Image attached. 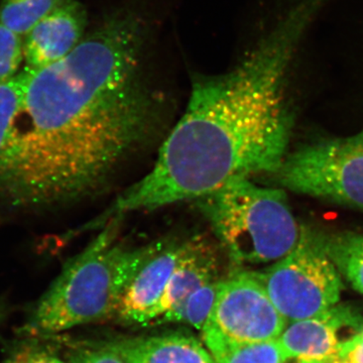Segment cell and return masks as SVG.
Listing matches in <instances>:
<instances>
[{
    "mask_svg": "<svg viewBox=\"0 0 363 363\" xmlns=\"http://www.w3.org/2000/svg\"><path fill=\"white\" fill-rule=\"evenodd\" d=\"M274 175L293 192L363 210V133L304 145Z\"/></svg>",
    "mask_w": 363,
    "mask_h": 363,
    "instance_id": "8992f818",
    "label": "cell"
},
{
    "mask_svg": "<svg viewBox=\"0 0 363 363\" xmlns=\"http://www.w3.org/2000/svg\"><path fill=\"white\" fill-rule=\"evenodd\" d=\"M207 325L236 343L278 339L288 320L272 304L257 272H238L222 281Z\"/></svg>",
    "mask_w": 363,
    "mask_h": 363,
    "instance_id": "52a82bcc",
    "label": "cell"
},
{
    "mask_svg": "<svg viewBox=\"0 0 363 363\" xmlns=\"http://www.w3.org/2000/svg\"><path fill=\"white\" fill-rule=\"evenodd\" d=\"M222 281L223 279H214L195 291L182 306L174 322L185 321L196 329L203 330L213 311Z\"/></svg>",
    "mask_w": 363,
    "mask_h": 363,
    "instance_id": "2e32d148",
    "label": "cell"
},
{
    "mask_svg": "<svg viewBox=\"0 0 363 363\" xmlns=\"http://www.w3.org/2000/svg\"><path fill=\"white\" fill-rule=\"evenodd\" d=\"M2 316V311H1V307H0V318Z\"/></svg>",
    "mask_w": 363,
    "mask_h": 363,
    "instance_id": "603a6c76",
    "label": "cell"
},
{
    "mask_svg": "<svg viewBox=\"0 0 363 363\" xmlns=\"http://www.w3.org/2000/svg\"><path fill=\"white\" fill-rule=\"evenodd\" d=\"M218 260L204 240L187 241L185 252L172 274L164 295L150 315L154 320L174 322L182 306L195 291L216 279Z\"/></svg>",
    "mask_w": 363,
    "mask_h": 363,
    "instance_id": "8fae6325",
    "label": "cell"
},
{
    "mask_svg": "<svg viewBox=\"0 0 363 363\" xmlns=\"http://www.w3.org/2000/svg\"><path fill=\"white\" fill-rule=\"evenodd\" d=\"M121 218L107 222L82 252L68 260L33 308L21 329L23 334L51 335L117 311L131 279L166 245H123L118 241Z\"/></svg>",
    "mask_w": 363,
    "mask_h": 363,
    "instance_id": "3957f363",
    "label": "cell"
},
{
    "mask_svg": "<svg viewBox=\"0 0 363 363\" xmlns=\"http://www.w3.org/2000/svg\"><path fill=\"white\" fill-rule=\"evenodd\" d=\"M87 11L77 0H65L26 35V67L42 69L70 54L84 39Z\"/></svg>",
    "mask_w": 363,
    "mask_h": 363,
    "instance_id": "9c48e42d",
    "label": "cell"
},
{
    "mask_svg": "<svg viewBox=\"0 0 363 363\" xmlns=\"http://www.w3.org/2000/svg\"><path fill=\"white\" fill-rule=\"evenodd\" d=\"M197 201L236 264L278 262L300 238L301 226L281 189L259 187L250 178H240Z\"/></svg>",
    "mask_w": 363,
    "mask_h": 363,
    "instance_id": "277c9868",
    "label": "cell"
},
{
    "mask_svg": "<svg viewBox=\"0 0 363 363\" xmlns=\"http://www.w3.org/2000/svg\"><path fill=\"white\" fill-rule=\"evenodd\" d=\"M203 340L215 363H290L278 339L236 343L223 337L209 325L203 328Z\"/></svg>",
    "mask_w": 363,
    "mask_h": 363,
    "instance_id": "4fadbf2b",
    "label": "cell"
},
{
    "mask_svg": "<svg viewBox=\"0 0 363 363\" xmlns=\"http://www.w3.org/2000/svg\"><path fill=\"white\" fill-rule=\"evenodd\" d=\"M23 60V37L0 23V83L16 77Z\"/></svg>",
    "mask_w": 363,
    "mask_h": 363,
    "instance_id": "e0dca14e",
    "label": "cell"
},
{
    "mask_svg": "<svg viewBox=\"0 0 363 363\" xmlns=\"http://www.w3.org/2000/svg\"><path fill=\"white\" fill-rule=\"evenodd\" d=\"M323 235L327 255L339 274L363 294V233H344Z\"/></svg>",
    "mask_w": 363,
    "mask_h": 363,
    "instance_id": "5bb4252c",
    "label": "cell"
},
{
    "mask_svg": "<svg viewBox=\"0 0 363 363\" xmlns=\"http://www.w3.org/2000/svg\"><path fill=\"white\" fill-rule=\"evenodd\" d=\"M352 324V315L335 306L320 316L290 322L278 341L291 362H337L344 344L350 340L340 333Z\"/></svg>",
    "mask_w": 363,
    "mask_h": 363,
    "instance_id": "ba28073f",
    "label": "cell"
},
{
    "mask_svg": "<svg viewBox=\"0 0 363 363\" xmlns=\"http://www.w3.org/2000/svg\"><path fill=\"white\" fill-rule=\"evenodd\" d=\"M4 363H65L55 355L50 354L44 350H21L9 358Z\"/></svg>",
    "mask_w": 363,
    "mask_h": 363,
    "instance_id": "ffe728a7",
    "label": "cell"
},
{
    "mask_svg": "<svg viewBox=\"0 0 363 363\" xmlns=\"http://www.w3.org/2000/svg\"><path fill=\"white\" fill-rule=\"evenodd\" d=\"M187 241L171 243L147 260L131 279L121 303L119 316L125 321L147 323L166 290L172 274L185 252Z\"/></svg>",
    "mask_w": 363,
    "mask_h": 363,
    "instance_id": "30bf717a",
    "label": "cell"
},
{
    "mask_svg": "<svg viewBox=\"0 0 363 363\" xmlns=\"http://www.w3.org/2000/svg\"><path fill=\"white\" fill-rule=\"evenodd\" d=\"M339 360L345 363H363V330L346 341Z\"/></svg>",
    "mask_w": 363,
    "mask_h": 363,
    "instance_id": "44dd1931",
    "label": "cell"
},
{
    "mask_svg": "<svg viewBox=\"0 0 363 363\" xmlns=\"http://www.w3.org/2000/svg\"><path fill=\"white\" fill-rule=\"evenodd\" d=\"M65 0H2L0 23L21 37H26L38 23Z\"/></svg>",
    "mask_w": 363,
    "mask_h": 363,
    "instance_id": "9a60e30c",
    "label": "cell"
},
{
    "mask_svg": "<svg viewBox=\"0 0 363 363\" xmlns=\"http://www.w3.org/2000/svg\"><path fill=\"white\" fill-rule=\"evenodd\" d=\"M28 76V69L25 67L16 77L0 83V147L6 136L7 124L23 97Z\"/></svg>",
    "mask_w": 363,
    "mask_h": 363,
    "instance_id": "ac0fdd59",
    "label": "cell"
},
{
    "mask_svg": "<svg viewBox=\"0 0 363 363\" xmlns=\"http://www.w3.org/2000/svg\"><path fill=\"white\" fill-rule=\"evenodd\" d=\"M257 274L288 322L325 314L337 305L343 290L337 267L325 250L323 235L307 226H301L292 252Z\"/></svg>",
    "mask_w": 363,
    "mask_h": 363,
    "instance_id": "5b68a950",
    "label": "cell"
},
{
    "mask_svg": "<svg viewBox=\"0 0 363 363\" xmlns=\"http://www.w3.org/2000/svg\"><path fill=\"white\" fill-rule=\"evenodd\" d=\"M324 0H302L225 73L195 79L187 108L150 172L83 231L111 219L199 200L229 181L276 174L292 131L285 81L296 45Z\"/></svg>",
    "mask_w": 363,
    "mask_h": 363,
    "instance_id": "7a4b0ae2",
    "label": "cell"
},
{
    "mask_svg": "<svg viewBox=\"0 0 363 363\" xmlns=\"http://www.w3.org/2000/svg\"><path fill=\"white\" fill-rule=\"evenodd\" d=\"M145 13L114 9L28 80L0 147V205L43 210L96 193L147 142L159 119L143 77Z\"/></svg>",
    "mask_w": 363,
    "mask_h": 363,
    "instance_id": "6da1fadb",
    "label": "cell"
},
{
    "mask_svg": "<svg viewBox=\"0 0 363 363\" xmlns=\"http://www.w3.org/2000/svg\"><path fill=\"white\" fill-rule=\"evenodd\" d=\"M70 363H125L121 355L111 347L85 351L72 357Z\"/></svg>",
    "mask_w": 363,
    "mask_h": 363,
    "instance_id": "d6986e66",
    "label": "cell"
},
{
    "mask_svg": "<svg viewBox=\"0 0 363 363\" xmlns=\"http://www.w3.org/2000/svg\"><path fill=\"white\" fill-rule=\"evenodd\" d=\"M331 363H345V362H340V360H337V362H331Z\"/></svg>",
    "mask_w": 363,
    "mask_h": 363,
    "instance_id": "7402d4cb",
    "label": "cell"
},
{
    "mask_svg": "<svg viewBox=\"0 0 363 363\" xmlns=\"http://www.w3.org/2000/svg\"><path fill=\"white\" fill-rule=\"evenodd\" d=\"M111 348L125 363H215L199 341L185 334L130 339Z\"/></svg>",
    "mask_w": 363,
    "mask_h": 363,
    "instance_id": "7c38bea8",
    "label": "cell"
}]
</instances>
